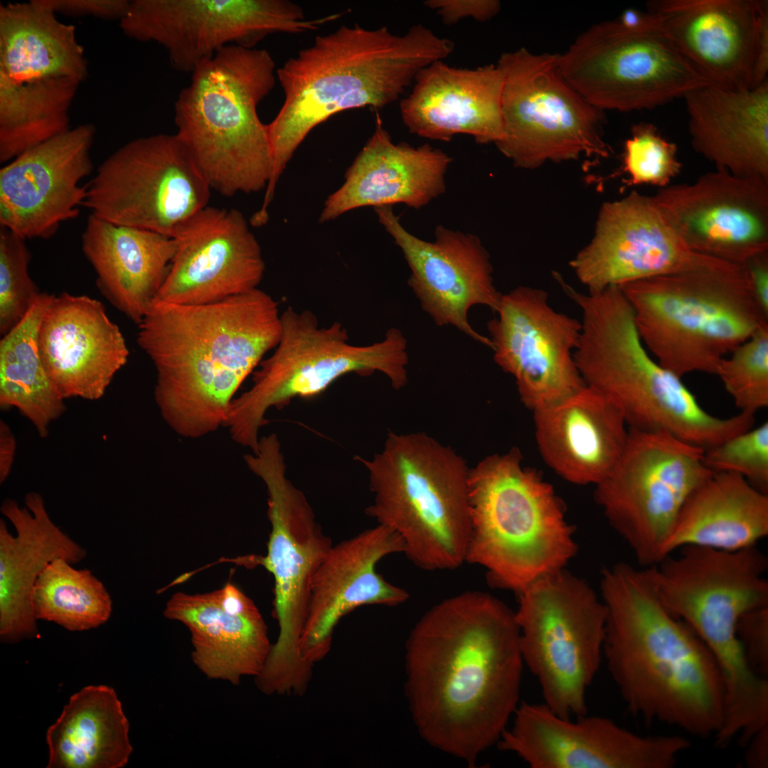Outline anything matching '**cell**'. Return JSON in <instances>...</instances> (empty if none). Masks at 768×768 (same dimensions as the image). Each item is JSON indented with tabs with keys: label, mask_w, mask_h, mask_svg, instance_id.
Here are the masks:
<instances>
[{
	"label": "cell",
	"mask_w": 768,
	"mask_h": 768,
	"mask_svg": "<svg viewBox=\"0 0 768 768\" xmlns=\"http://www.w3.org/2000/svg\"><path fill=\"white\" fill-rule=\"evenodd\" d=\"M515 612L466 591L427 610L405 645V693L421 737L470 767L519 705L523 660Z\"/></svg>",
	"instance_id": "1"
},
{
	"label": "cell",
	"mask_w": 768,
	"mask_h": 768,
	"mask_svg": "<svg viewBox=\"0 0 768 768\" xmlns=\"http://www.w3.org/2000/svg\"><path fill=\"white\" fill-rule=\"evenodd\" d=\"M138 326L160 413L191 439L223 426L235 393L282 333L277 302L259 288L203 305L154 299Z\"/></svg>",
	"instance_id": "2"
},
{
	"label": "cell",
	"mask_w": 768,
	"mask_h": 768,
	"mask_svg": "<svg viewBox=\"0 0 768 768\" xmlns=\"http://www.w3.org/2000/svg\"><path fill=\"white\" fill-rule=\"evenodd\" d=\"M603 659L626 710L645 723L707 737L719 731L724 688L710 650L661 604L646 567L618 562L601 575Z\"/></svg>",
	"instance_id": "3"
},
{
	"label": "cell",
	"mask_w": 768,
	"mask_h": 768,
	"mask_svg": "<svg viewBox=\"0 0 768 768\" xmlns=\"http://www.w3.org/2000/svg\"><path fill=\"white\" fill-rule=\"evenodd\" d=\"M454 48L422 24L403 35L356 24L317 36L276 70L284 100L266 124L273 158L266 193L274 194L287 164L316 126L340 112L396 101L422 70Z\"/></svg>",
	"instance_id": "4"
},
{
	"label": "cell",
	"mask_w": 768,
	"mask_h": 768,
	"mask_svg": "<svg viewBox=\"0 0 768 768\" xmlns=\"http://www.w3.org/2000/svg\"><path fill=\"white\" fill-rule=\"evenodd\" d=\"M567 294L580 309L582 329L574 358L585 384L610 400L629 427L664 431L707 450L748 430L744 413L708 412L681 380L652 358L619 287Z\"/></svg>",
	"instance_id": "5"
},
{
	"label": "cell",
	"mask_w": 768,
	"mask_h": 768,
	"mask_svg": "<svg viewBox=\"0 0 768 768\" xmlns=\"http://www.w3.org/2000/svg\"><path fill=\"white\" fill-rule=\"evenodd\" d=\"M191 74L174 103L176 134L211 190L231 197L266 188L273 158L257 107L275 84L270 53L228 46Z\"/></svg>",
	"instance_id": "6"
},
{
	"label": "cell",
	"mask_w": 768,
	"mask_h": 768,
	"mask_svg": "<svg viewBox=\"0 0 768 768\" xmlns=\"http://www.w3.org/2000/svg\"><path fill=\"white\" fill-rule=\"evenodd\" d=\"M468 496L466 562L484 567L494 586L518 593L575 555L564 502L540 471L523 464L519 449L489 455L470 469Z\"/></svg>",
	"instance_id": "7"
},
{
	"label": "cell",
	"mask_w": 768,
	"mask_h": 768,
	"mask_svg": "<svg viewBox=\"0 0 768 768\" xmlns=\"http://www.w3.org/2000/svg\"><path fill=\"white\" fill-rule=\"evenodd\" d=\"M619 287L646 348L680 378L716 375L724 358L768 326L745 265L721 261Z\"/></svg>",
	"instance_id": "8"
},
{
	"label": "cell",
	"mask_w": 768,
	"mask_h": 768,
	"mask_svg": "<svg viewBox=\"0 0 768 768\" xmlns=\"http://www.w3.org/2000/svg\"><path fill=\"white\" fill-rule=\"evenodd\" d=\"M356 459L374 497L366 513L402 538L415 565L452 570L466 562L470 469L461 455L425 433L390 432L380 452Z\"/></svg>",
	"instance_id": "9"
},
{
	"label": "cell",
	"mask_w": 768,
	"mask_h": 768,
	"mask_svg": "<svg viewBox=\"0 0 768 768\" xmlns=\"http://www.w3.org/2000/svg\"><path fill=\"white\" fill-rule=\"evenodd\" d=\"M88 75L73 25L42 0L0 5V161L68 130Z\"/></svg>",
	"instance_id": "10"
},
{
	"label": "cell",
	"mask_w": 768,
	"mask_h": 768,
	"mask_svg": "<svg viewBox=\"0 0 768 768\" xmlns=\"http://www.w3.org/2000/svg\"><path fill=\"white\" fill-rule=\"evenodd\" d=\"M281 321L274 352L252 373L251 387L232 400L223 425L235 442L252 453L258 450L259 432L268 423L271 408L280 410L296 398L316 396L351 373H381L395 390L407 383V340L398 329H389L380 341L359 346L349 343L341 323L320 326L309 310L289 306Z\"/></svg>",
	"instance_id": "11"
},
{
	"label": "cell",
	"mask_w": 768,
	"mask_h": 768,
	"mask_svg": "<svg viewBox=\"0 0 768 768\" xmlns=\"http://www.w3.org/2000/svg\"><path fill=\"white\" fill-rule=\"evenodd\" d=\"M248 469L266 486L271 530L265 556L247 555L236 562L260 565L274 578L273 615L279 633L262 670L269 682L280 686L303 683L313 666L300 652L312 577L332 541L316 520L304 493L287 478L281 443L275 433L260 439L257 452L247 454Z\"/></svg>",
	"instance_id": "12"
},
{
	"label": "cell",
	"mask_w": 768,
	"mask_h": 768,
	"mask_svg": "<svg viewBox=\"0 0 768 768\" xmlns=\"http://www.w3.org/2000/svg\"><path fill=\"white\" fill-rule=\"evenodd\" d=\"M518 595L522 658L543 703L564 718L587 714V691L603 660L607 611L601 597L565 568Z\"/></svg>",
	"instance_id": "13"
},
{
	"label": "cell",
	"mask_w": 768,
	"mask_h": 768,
	"mask_svg": "<svg viewBox=\"0 0 768 768\" xmlns=\"http://www.w3.org/2000/svg\"><path fill=\"white\" fill-rule=\"evenodd\" d=\"M503 76V138L496 147L513 164L537 169L585 156H609L603 137V111L589 103L565 80L558 54L525 48L503 53L496 64Z\"/></svg>",
	"instance_id": "14"
},
{
	"label": "cell",
	"mask_w": 768,
	"mask_h": 768,
	"mask_svg": "<svg viewBox=\"0 0 768 768\" xmlns=\"http://www.w3.org/2000/svg\"><path fill=\"white\" fill-rule=\"evenodd\" d=\"M703 452L664 431L629 429L619 459L594 486L596 503L642 567L661 560L683 505L713 474Z\"/></svg>",
	"instance_id": "15"
},
{
	"label": "cell",
	"mask_w": 768,
	"mask_h": 768,
	"mask_svg": "<svg viewBox=\"0 0 768 768\" xmlns=\"http://www.w3.org/2000/svg\"><path fill=\"white\" fill-rule=\"evenodd\" d=\"M568 83L597 109H651L710 84L658 27L594 24L558 54Z\"/></svg>",
	"instance_id": "16"
},
{
	"label": "cell",
	"mask_w": 768,
	"mask_h": 768,
	"mask_svg": "<svg viewBox=\"0 0 768 768\" xmlns=\"http://www.w3.org/2000/svg\"><path fill=\"white\" fill-rule=\"evenodd\" d=\"M86 186L90 214L170 238L208 206L211 190L178 136L162 133L122 146Z\"/></svg>",
	"instance_id": "17"
},
{
	"label": "cell",
	"mask_w": 768,
	"mask_h": 768,
	"mask_svg": "<svg viewBox=\"0 0 768 768\" xmlns=\"http://www.w3.org/2000/svg\"><path fill=\"white\" fill-rule=\"evenodd\" d=\"M333 20H307L288 0H132L119 22L126 36L161 46L174 69L191 73L225 46L255 48L270 34L313 31Z\"/></svg>",
	"instance_id": "18"
},
{
	"label": "cell",
	"mask_w": 768,
	"mask_h": 768,
	"mask_svg": "<svg viewBox=\"0 0 768 768\" xmlns=\"http://www.w3.org/2000/svg\"><path fill=\"white\" fill-rule=\"evenodd\" d=\"M574 718L522 702L498 747L531 768H673L690 746L684 737L640 735L607 717Z\"/></svg>",
	"instance_id": "19"
},
{
	"label": "cell",
	"mask_w": 768,
	"mask_h": 768,
	"mask_svg": "<svg viewBox=\"0 0 768 768\" xmlns=\"http://www.w3.org/2000/svg\"><path fill=\"white\" fill-rule=\"evenodd\" d=\"M495 313L487 324L494 360L532 412L585 385L574 358L581 321L555 310L545 291L518 287L502 294Z\"/></svg>",
	"instance_id": "20"
},
{
	"label": "cell",
	"mask_w": 768,
	"mask_h": 768,
	"mask_svg": "<svg viewBox=\"0 0 768 768\" xmlns=\"http://www.w3.org/2000/svg\"><path fill=\"white\" fill-rule=\"evenodd\" d=\"M721 260L695 251L675 230L652 196L632 191L599 208L590 242L570 261L589 292L698 270Z\"/></svg>",
	"instance_id": "21"
},
{
	"label": "cell",
	"mask_w": 768,
	"mask_h": 768,
	"mask_svg": "<svg viewBox=\"0 0 768 768\" xmlns=\"http://www.w3.org/2000/svg\"><path fill=\"white\" fill-rule=\"evenodd\" d=\"M677 551L647 570L663 607L697 634L735 629L743 614L768 606V558L757 545Z\"/></svg>",
	"instance_id": "22"
},
{
	"label": "cell",
	"mask_w": 768,
	"mask_h": 768,
	"mask_svg": "<svg viewBox=\"0 0 768 768\" xmlns=\"http://www.w3.org/2000/svg\"><path fill=\"white\" fill-rule=\"evenodd\" d=\"M652 196L698 252L741 265L768 252V179L715 169Z\"/></svg>",
	"instance_id": "23"
},
{
	"label": "cell",
	"mask_w": 768,
	"mask_h": 768,
	"mask_svg": "<svg viewBox=\"0 0 768 768\" xmlns=\"http://www.w3.org/2000/svg\"><path fill=\"white\" fill-rule=\"evenodd\" d=\"M380 223L401 249L410 269L407 281L421 308L439 326L451 325L491 349L476 332L469 309L485 306L496 312L502 294L496 288L489 255L476 235L437 225L434 242L407 231L392 206L375 208Z\"/></svg>",
	"instance_id": "24"
},
{
	"label": "cell",
	"mask_w": 768,
	"mask_h": 768,
	"mask_svg": "<svg viewBox=\"0 0 768 768\" xmlns=\"http://www.w3.org/2000/svg\"><path fill=\"white\" fill-rule=\"evenodd\" d=\"M96 128L80 124L19 154L0 169V226L24 240L49 238L78 216L92 171Z\"/></svg>",
	"instance_id": "25"
},
{
	"label": "cell",
	"mask_w": 768,
	"mask_h": 768,
	"mask_svg": "<svg viewBox=\"0 0 768 768\" xmlns=\"http://www.w3.org/2000/svg\"><path fill=\"white\" fill-rule=\"evenodd\" d=\"M176 252L155 299L203 305L258 288L265 265L239 210L207 206L174 233Z\"/></svg>",
	"instance_id": "26"
},
{
	"label": "cell",
	"mask_w": 768,
	"mask_h": 768,
	"mask_svg": "<svg viewBox=\"0 0 768 768\" xmlns=\"http://www.w3.org/2000/svg\"><path fill=\"white\" fill-rule=\"evenodd\" d=\"M402 538L382 524L332 545L316 570L310 585L306 619L300 652L309 664L329 653L339 621L364 605L397 606L408 592L386 581L376 566L385 556L403 553Z\"/></svg>",
	"instance_id": "27"
},
{
	"label": "cell",
	"mask_w": 768,
	"mask_h": 768,
	"mask_svg": "<svg viewBox=\"0 0 768 768\" xmlns=\"http://www.w3.org/2000/svg\"><path fill=\"white\" fill-rule=\"evenodd\" d=\"M41 359L65 400L101 398L127 362L129 349L104 305L86 295H53L38 330Z\"/></svg>",
	"instance_id": "28"
},
{
	"label": "cell",
	"mask_w": 768,
	"mask_h": 768,
	"mask_svg": "<svg viewBox=\"0 0 768 768\" xmlns=\"http://www.w3.org/2000/svg\"><path fill=\"white\" fill-rule=\"evenodd\" d=\"M762 0H655L658 28L710 84L751 88Z\"/></svg>",
	"instance_id": "29"
},
{
	"label": "cell",
	"mask_w": 768,
	"mask_h": 768,
	"mask_svg": "<svg viewBox=\"0 0 768 768\" xmlns=\"http://www.w3.org/2000/svg\"><path fill=\"white\" fill-rule=\"evenodd\" d=\"M414 83L400 102L410 133L442 142L464 134L482 144L503 138V76L497 65L462 69L437 60L422 70Z\"/></svg>",
	"instance_id": "30"
},
{
	"label": "cell",
	"mask_w": 768,
	"mask_h": 768,
	"mask_svg": "<svg viewBox=\"0 0 768 768\" xmlns=\"http://www.w3.org/2000/svg\"><path fill=\"white\" fill-rule=\"evenodd\" d=\"M533 415L544 462L575 485L595 486L602 481L619 459L629 434L617 407L586 385Z\"/></svg>",
	"instance_id": "31"
},
{
	"label": "cell",
	"mask_w": 768,
	"mask_h": 768,
	"mask_svg": "<svg viewBox=\"0 0 768 768\" xmlns=\"http://www.w3.org/2000/svg\"><path fill=\"white\" fill-rule=\"evenodd\" d=\"M452 159L429 144H394L376 119L375 129L345 175V182L326 199L320 223L363 206L403 203L418 209L445 191Z\"/></svg>",
	"instance_id": "32"
},
{
	"label": "cell",
	"mask_w": 768,
	"mask_h": 768,
	"mask_svg": "<svg viewBox=\"0 0 768 768\" xmlns=\"http://www.w3.org/2000/svg\"><path fill=\"white\" fill-rule=\"evenodd\" d=\"M25 505L6 499L1 506L16 533L13 535L0 520V639L9 644L38 634L31 597L46 567L58 558L75 564L86 556L52 521L40 494H26Z\"/></svg>",
	"instance_id": "33"
},
{
	"label": "cell",
	"mask_w": 768,
	"mask_h": 768,
	"mask_svg": "<svg viewBox=\"0 0 768 768\" xmlns=\"http://www.w3.org/2000/svg\"><path fill=\"white\" fill-rule=\"evenodd\" d=\"M683 98L697 153L715 169L768 179V80L743 90L707 84Z\"/></svg>",
	"instance_id": "34"
},
{
	"label": "cell",
	"mask_w": 768,
	"mask_h": 768,
	"mask_svg": "<svg viewBox=\"0 0 768 768\" xmlns=\"http://www.w3.org/2000/svg\"><path fill=\"white\" fill-rule=\"evenodd\" d=\"M81 240L99 290L139 324L169 272L176 252L174 238L90 214Z\"/></svg>",
	"instance_id": "35"
},
{
	"label": "cell",
	"mask_w": 768,
	"mask_h": 768,
	"mask_svg": "<svg viewBox=\"0 0 768 768\" xmlns=\"http://www.w3.org/2000/svg\"><path fill=\"white\" fill-rule=\"evenodd\" d=\"M163 614L188 628L191 660L207 678L238 686L242 678L261 672L272 646L261 613H232L222 607L214 590L176 592Z\"/></svg>",
	"instance_id": "36"
},
{
	"label": "cell",
	"mask_w": 768,
	"mask_h": 768,
	"mask_svg": "<svg viewBox=\"0 0 768 768\" xmlns=\"http://www.w3.org/2000/svg\"><path fill=\"white\" fill-rule=\"evenodd\" d=\"M768 535V494L732 472H713L683 505L661 560L685 546L735 551Z\"/></svg>",
	"instance_id": "37"
},
{
	"label": "cell",
	"mask_w": 768,
	"mask_h": 768,
	"mask_svg": "<svg viewBox=\"0 0 768 768\" xmlns=\"http://www.w3.org/2000/svg\"><path fill=\"white\" fill-rule=\"evenodd\" d=\"M48 768H122L133 747L114 690L88 686L73 694L46 732Z\"/></svg>",
	"instance_id": "38"
},
{
	"label": "cell",
	"mask_w": 768,
	"mask_h": 768,
	"mask_svg": "<svg viewBox=\"0 0 768 768\" xmlns=\"http://www.w3.org/2000/svg\"><path fill=\"white\" fill-rule=\"evenodd\" d=\"M53 294L41 293L24 318L0 341V406L16 407L42 437L65 411L64 399L48 375L38 330Z\"/></svg>",
	"instance_id": "39"
},
{
	"label": "cell",
	"mask_w": 768,
	"mask_h": 768,
	"mask_svg": "<svg viewBox=\"0 0 768 768\" xmlns=\"http://www.w3.org/2000/svg\"><path fill=\"white\" fill-rule=\"evenodd\" d=\"M71 565L58 558L41 573L31 597L36 618L72 631L98 627L111 615V597L89 570Z\"/></svg>",
	"instance_id": "40"
},
{
	"label": "cell",
	"mask_w": 768,
	"mask_h": 768,
	"mask_svg": "<svg viewBox=\"0 0 768 768\" xmlns=\"http://www.w3.org/2000/svg\"><path fill=\"white\" fill-rule=\"evenodd\" d=\"M720 363L716 375L741 412L768 406V326L759 329Z\"/></svg>",
	"instance_id": "41"
},
{
	"label": "cell",
	"mask_w": 768,
	"mask_h": 768,
	"mask_svg": "<svg viewBox=\"0 0 768 768\" xmlns=\"http://www.w3.org/2000/svg\"><path fill=\"white\" fill-rule=\"evenodd\" d=\"M681 169L677 146L654 124L640 122L632 127L624 143L620 169L628 176V186L646 184L662 188L669 186Z\"/></svg>",
	"instance_id": "42"
},
{
	"label": "cell",
	"mask_w": 768,
	"mask_h": 768,
	"mask_svg": "<svg viewBox=\"0 0 768 768\" xmlns=\"http://www.w3.org/2000/svg\"><path fill=\"white\" fill-rule=\"evenodd\" d=\"M26 240L0 226V333L16 326L41 292L28 273L30 252Z\"/></svg>",
	"instance_id": "43"
},
{
	"label": "cell",
	"mask_w": 768,
	"mask_h": 768,
	"mask_svg": "<svg viewBox=\"0 0 768 768\" xmlns=\"http://www.w3.org/2000/svg\"><path fill=\"white\" fill-rule=\"evenodd\" d=\"M703 462L713 472L738 474L767 494L768 422L705 450Z\"/></svg>",
	"instance_id": "44"
},
{
	"label": "cell",
	"mask_w": 768,
	"mask_h": 768,
	"mask_svg": "<svg viewBox=\"0 0 768 768\" xmlns=\"http://www.w3.org/2000/svg\"><path fill=\"white\" fill-rule=\"evenodd\" d=\"M737 636L751 670L768 679V606L743 614L737 622Z\"/></svg>",
	"instance_id": "45"
},
{
	"label": "cell",
	"mask_w": 768,
	"mask_h": 768,
	"mask_svg": "<svg viewBox=\"0 0 768 768\" xmlns=\"http://www.w3.org/2000/svg\"><path fill=\"white\" fill-rule=\"evenodd\" d=\"M424 4L435 10L447 25L471 17L486 21L494 17L500 11L501 3L496 0H428Z\"/></svg>",
	"instance_id": "46"
},
{
	"label": "cell",
	"mask_w": 768,
	"mask_h": 768,
	"mask_svg": "<svg viewBox=\"0 0 768 768\" xmlns=\"http://www.w3.org/2000/svg\"><path fill=\"white\" fill-rule=\"evenodd\" d=\"M56 14L76 16H90L103 19L118 20L127 13L129 0H42Z\"/></svg>",
	"instance_id": "47"
},
{
	"label": "cell",
	"mask_w": 768,
	"mask_h": 768,
	"mask_svg": "<svg viewBox=\"0 0 768 768\" xmlns=\"http://www.w3.org/2000/svg\"><path fill=\"white\" fill-rule=\"evenodd\" d=\"M768 73V3L762 0L758 18L751 76V88L767 80Z\"/></svg>",
	"instance_id": "48"
},
{
	"label": "cell",
	"mask_w": 768,
	"mask_h": 768,
	"mask_svg": "<svg viewBox=\"0 0 768 768\" xmlns=\"http://www.w3.org/2000/svg\"><path fill=\"white\" fill-rule=\"evenodd\" d=\"M745 265L757 302L768 314V252L754 257Z\"/></svg>",
	"instance_id": "49"
},
{
	"label": "cell",
	"mask_w": 768,
	"mask_h": 768,
	"mask_svg": "<svg viewBox=\"0 0 768 768\" xmlns=\"http://www.w3.org/2000/svg\"><path fill=\"white\" fill-rule=\"evenodd\" d=\"M744 762L747 768L768 767V725L757 732L747 742Z\"/></svg>",
	"instance_id": "50"
},
{
	"label": "cell",
	"mask_w": 768,
	"mask_h": 768,
	"mask_svg": "<svg viewBox=\"0 0 768 768\" xmlns=\"http://www.w3.org/2000/svg\"><path fill=\"white\" fill-rule=\"evenodd\" d=\"M16 440L9 427L4 421L0 422V481L4 482L9 476L14 462Z\"/></svg>",
	"instance_id": "51"
},
{
	"label": "cell",
	"mask_w": 768,
	"mask_h": 768,
	"mask_svg": "<svg viewBox=\"0 0 768 768\" xmlns=\"http://www.w3.org/2000/svg\"><path fill=\"white\" fill-rule=\"evenodd\" d=\"M616 20L629 28L658 27L656 16L648 11L644 12L635 9H627Z\"/></svg>",
	"instance_id": "52"
}]
</instances>
